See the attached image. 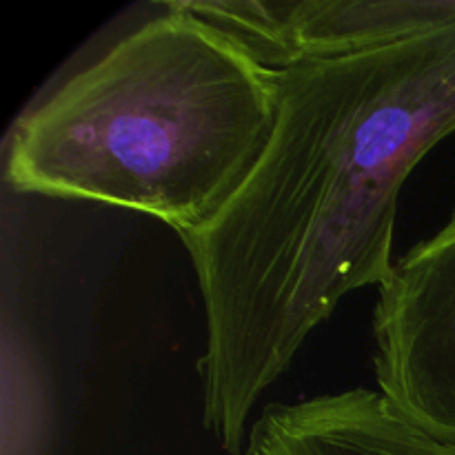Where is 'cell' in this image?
Instances as JSON below:
<instances>
[{"instance_id":"5","label":"cell","mask_w":455,"mask_h":455,"mask_svg":"<svg viewBox=\"0 0 455 455\" xmlns=\"http://www.w3.org/2000/svg\"><path fill=\"white\" fill-rule=\"evenodd\" d=\"M244 455H455L380 391L358 389L271 403L249 429Z\"/></svg>"},{"instance_id":"3","label":"cell","mask_w":455,"mask_h":455,"mask_svg":"<svg viewBox=\"0 0 455 455\" xmlns=\"http://www.w3.org/2000/svg\"><path fill=\"white\" fill-rule=\"evenodd\" d=\"M373 338L378 391L422 431L455 444V212L395 260Z\"/></svg>"},{"instance_id":"4","label":"cell","mask_w":455,"mask_h":455,"mask_svg":"<svg viewBox=\"0 0 455 455\" xmlns=\"http://www.w3.org/2000/svg\"><path fill=\"white\" fill-rule=\"evenodd\" d=\"M269 67L351 56L455 27V0H176Z\"/></svg>"},{"instance_id":"2","label":"cell","mask_w":455,"mask_h":455,"mask_svg":"<svg viewBox=\"0 0 455 455\" xmlns=\"http://www.w3.org/2000/svg\"><path fill=\"white\" fill-rule=\"evenodd\" d=\"M18 118L7 182L111 204L189 235L260 160L283 74L243 40L169 0Z\"/></svg>"},{"instance_id":"1","label":"cell","mask_w":455,"mask_h":455,"mask_svg":"<svg viewBox=\"0 0 455 455\" xmlns=\"http://www.w3.org/2000/svg\"><path fill=\"white\" fill-rule=\"evenodd\" d=\"M280 74L260 160L207 225L182 235L207 324L203 422L231 455L307 338L394 271L400 191L455 133V27Z\"/></svg>"}]
</instances>
